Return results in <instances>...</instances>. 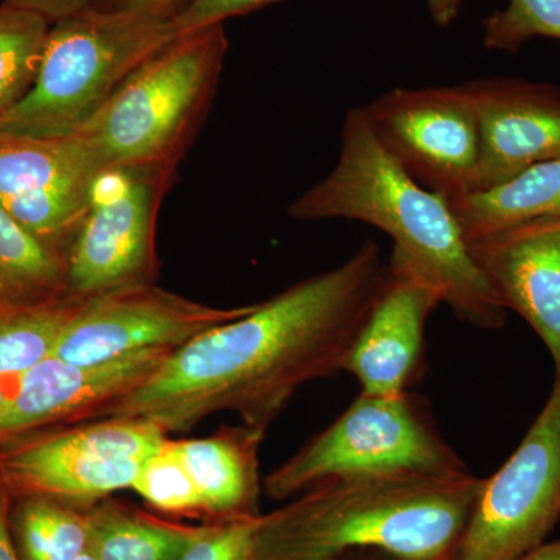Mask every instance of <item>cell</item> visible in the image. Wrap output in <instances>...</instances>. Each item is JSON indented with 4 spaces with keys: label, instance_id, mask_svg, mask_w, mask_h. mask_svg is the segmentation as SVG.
I'll return each instance as SVG.
<instances>
[{
    "label": "cell",
    "instance_id": "ffe728a7",
    "mask_svg": "<svg viewBox=\"0 0 560 560\" xmlns=\"http://www.w3.org/2000/svg\"><path fill=\"white\" fill-rule=\"evenodd\" d=\"M69 296L66 259L0 206V304L35 305Z\"/></svg>",
    "mask_w": 560,
    "mask_h": 560
},
{
    "label": "cell",
    "instance_id": "30bf717a",
    "mask_svg": "<svg viewBox=\"0 0 560 560\" xmlns=\"http://www.w3.org/2000/svg\"><path fill=\"white\" fill-rule=\"evenodd\" d=\"M363 108L383 149L416 183L447 201L474 191L480 127L464 84L399 88Z\"/></svg>",
    "mask_w": 560,
    "mask_h": 560
},
{
    "label": "cell",
    "instance_id": "d590c367",
    "mask_svg": "<svg viewBox=\"0 0 560 560\" xmlns=\"http://www.w3.org/2000/svg\"><path fill=\"white\" fill-rule=\"evenodd\" d=\"M447 560H456V559H455V556H453V558H451V559H447Z\"/></svg>",
    "mask_w": 560,
    "mask_h": 560
},
{
    "label": "cell",
    "instance_id": "7a4b0ae2",
    "mask_svg": "<svg viewBox=\"0 0 560 560\" xmlns=\"http://www.w3.org/2000/svg\"><path fill=\"white\" fill-rule=\"evenodd\" d=\"M301 221L371 224L394 242L390 259L440 294L459 319L500 329L508 308L471 257L451 202L420 186L375 138L363 106L346 113L341 150L329 175L289 206Z\"/></svg>",
    "mask_w": 560,
    "mask_h": 560
},
{
    "label": "cell",
    "instance_id": "f1b7e54d",
    "mask_svg": "<svg viewBox=\"0 0 560 560\" xmlns=\"http://www.w3.org/2000/svg\"><path fill=\"white\" fill-rule=\"evenodd\" d=\"M13 499L0 478V560H20L11 534L10 511Z\"/></svg>",
    "mask_w": 560,
    "mask_h": 560
},
{
    "label": "cell",
    "instance_id": "44dd1931",
    "mask_svg": "<svg viewBox=\"0 0 560 560\" xmlns=\"http://www.w3.org/2000/svg\"><path fill=\"white\" fill-rule=\"evenodd\" d=\"M10 525L20 560H77L88 551L84 510L61 501L14 499Z\"/></svg>",
    "mask_w": 560,
    "mask_h": 560
},
{
    "label": "cell",
    "instance_id": "ba28073f",
    "mask_svg": "<svg viewBox=\"0 0 560 560\" xmlns=\"http://www.w3.org/2000/svg\"><path fill=\"white\" fill-rule=\"evenodd\" d=\"M173 168H105L66 254L69 296L156 283V221Z\"/></svg>",
    "mask_w": 560,
    "mask_h": 560
},
{
    "label": "cell",
    "instance_id": "d6986e66",
    "mask_svg": "<svg viewBox=\"0 0 560 560\" xmlns=\"http://www.w3.org/2000/svg\"><path fill=\"white\" fill-rule=\"evenodd\" d=\"M448 202L467 243L525 221L560 219V158Z\"/></svg>",
    "mask_w": 560,
    "mask_h": 560
},
{
    "label": "cell",
    "instance_id": "e0dca14e",
    "mask_svg": "<svg viewBox=\"0 0 560 560\" xmlns=\"http://www.w3.org/2000/svg\"><path fill=\"white\" fill-rule=\"evenodd\" d=\"M265 433L242 423L197 440L171 441L200 495L202 515L210 522L241 521L261 514L259 453Z\"/></svg>",
    "mask_w": 560,
    "mask_h": 560
},
{
    "label": "cell",
    "instance_id": "83f0119b",
    "mask_svg": "<svg viewBox=\"0 0 560 560\" xmlns=\"http://www.w3.org/2000/svg\"><path fill=\"white\" fill-rule=\"evenodd\" d=\"M3 2L18 9L32 11L50 22L65 20L92 7L91 0H3Z\"/></svg>",
    "mask_w": 560,
    "mask_h": 560
},
{
    "label": "cell",
    "instance_id": "52a82bcc",
    "mask_svg": "<svg viewBox=\"0 0 560 560\" xmlns=\"http://www.w3.org/2000/svg\"><path fill=\"white\" fill-rule=\"evenodd\" d=\"M168 440L147 419L84 420L0 444V478L13 500L43 497L88 510L131 489L143 463Z\"/></svg>",
    "mask_w": 560,
    "mask_h": 560
},
{
    "label": "cell",
    "instance_id": "8fae6325",
    "mask_svg": "<svg viewBox=\"0 0 560 560\" xmlns=\"http://www.w3.org/2000/svg\"><path fill=\"white\" fill-rule=\"evenodd\" d=\"M250 307H210L156 283L109 291L81 301L51 355L94 366L145 350L178 349L202 331L241 318Z\"/></svg>",
    "mask_w": 560,
    "mask_h": 560
},
{
    "label": "cell",
    "instance_id": "9c48e42d",
    "mask_svg": "<svg viewBox=\"0 0 560 560\" xmlns=\"http://www.w3.org/2000/svg\"><path fill=\"white\" fill-rule=\"evenodd\" d=\"M560 517V375L517 451L480 493L456 560H517L536 550Z\"/></svg>",
    "mask_w": 560,
    "mask_h": 560
},
{
    "label": "cell",
    "instance_id": "e575fe53",
    "mask_svg": "<svg viewBox=\"0 0 560 560\" xmlns=\"http://www.w3.org/2000/svg\"><path fill=\"white\" fill-rule=\"evenodd\" d=\"M77 560H97L94 558V556L91 555L90 551H84L83 555L80 556Z\"/></svg>",
    "mask_w": 560,
    "mask_h": 560
},
{
    "label": "cell",
    "instance_id": "7402d4cb",
    "mask_svg": "<svg viewBox=\"0 0 560 560\" xmlns=\"http://www.w3.org/2000/svg\"><path fill=\"white\" fill-rule=\"evenodd\" d=\"M83 298L44 304H0V377H16L49 359Z\"/></svg>",
    "mask_w": 560,
    "mask_h": 560
},
{
    "label": "cell",
    "instance_id": "1f68e13d",
    "mask_svg": "<svg viewBox=\"0 0 560 560\" xmlns=\"http://www.w3.org/2000/svg\"><path fill=\"white\" fill-rule=\"evenodd\" d=\"M517 560H560V540L552 544H541L536 550L526 552Z\"/></svg>",
    "mask_w": 560,
    "mask_h": 560
},
{
    "label": "cell",
    "instance_id": "2e32d148",
    "mask_svg": "<svg viewBox=\"0 0 560 560\" xmlns=\"http://www.w3.org/2000/svg\"><path fill=\"white\" fill-rule=\"evenodd\" d=\"M469 249L504 307L539 335L560 375V219L504 228L469 242Z\"/></svg>",
    "mask_w": 560,
    "mask_h": 560
},
{
    "label": "cell",
    "instance_id": "836d02e7",
    "mask_svg": "<svg viewBox=\"0 0 560 560\" xmlns=\"http://www.w3.org/2000/svg\"><path fill=\"white\" fill-rule=\"evenodd\" d=\"M14 381H16V377H0V405L7 400V397L13 390Z\"/></svg>",
    "mask_w": 560,
    "mask_h": 560
},
{
    "label": "cell",
    "instance_id": "7c38bea8",
    "mask_svg": "<svg viewBox=\"0 0 560 560\" xmlns=\"http://www.w3.org/2000/svg\"><path fill=\"white\" fill-rule=\"evenodd\" d=\"M103 171L79 135L0 131V206L65 259Z\"/></svg>",
    "mask_w": 560,
    "mask_h": 560
},
{
    "label": "cell",
    "instance_id": "4316f807",
    "mask_svg": "<svg viewBox=\"0 0 560 560\" xmlns=\"http://www.w3.org/2000/svg\"><path fill=\"white\" fill-rule=\"evenodd\" d=\"M275 2L279 0H187L172 18L173 31L176 36L186 35Z\"/></svg>",
    "mask_w": 560,
    "mask_h": 560
},
{
    "label": "cell",
    "instance_id": "4fadbf2b",
    "mask_svg": "<svg viewBox=\"0 0 560 560\" xmlns=\"http://www.w3.org/2000/svg\"><path fill=\"white\" fill-rule=\"evenodd\" d=\"M175 349H154L81 366L49 357L16 375L0 405V444L36 431L101 418L114 401L142 385Z\"/></svg>",
    "mask_w": 560,
    "mask_h": 560
},
{
    "label": "cell",
    "instance_id": "3957f363",
    "mask_svg": "<svg viewBox=\"0 0 560 560\" xmlns=\"http://www.w3.org/2000/svg\"><path fill=\"white\" fill-rule=\"evenodd\" d=\"M481 481L466 474L323 482L261 515L253 560H341L366 550L451 559Z\"/></svg>",
    "mask_w": 560,
    "mask_h": 560
},
{
    "label": "cell",
    "instance_id": "4dcf8cb0",
    "mask_svg": "<svg viewBox=\"0 0 560 560\" xmlns=\"http://www.w3.org/2000/svg\"><path fill=\"white\" fill-rule=\"evenodd\" d=\"M431 18L441 27H448L459 14L463 0H427Z\"/></svg>",
    "mask_w": 560,
    "mask_h": 560
},
{
    "label": "cell",
    "instance_id": "ac0fdd59",
    "mask_svg": "<svg viewBox=\"0 0 560 560\" xmlns=\"http://www.w3.org/2000/svg\"><path fill=\"white\" fill-rule=\"evenodd\" d=\"M84 514L88 551L97 560H179L202 530V526L168 522L110 497Z\"/></svg>",
    "mask_w": 560,
    "mask_h": 560
},
{
    "label": "cell",
    "instance_id": "484cf974",
    "mask_svg": "<svg viewBox=\"0 0 560 560\" xmlns=\"http://www.w3.org/2000/svg\"><path fill=\"white\" fill-rule=\"evenodd\" d=\"M261 515L202 525L200 537L179 560H253Z\"/></svg>",
    "mask_w": 560,
    "mask_h": 560
},
{
    "label": "cell",
    "instance_id": "8992f818",
    "mask_svg": "<svg viewBox=\"0 0 560 560\" xmlns=\"http://www.w3.org/2000/svg\"><path fill=\"white\" fill-rule=\"evenodd\" d=\"M466 474L420 397L411 390L394 397L360 394L340 418L264 478V492L283 501L348 478Z\"/></svg>",
    "mask_w": 560,
    "mask_h": 560
},
{
    "label": "cell",
    "instance_id": "f546056e",
    "mask_svg": "<svg viewBox=\"0 0 560 560\" xmlns=\"http://www.w3.org/2000/svg\"><path fill=\"white\" fill-rule=\"evenodd\" d=\"M187 0H113L106 9L149 11L175 16Z\"/></svg>",
    "mask_w": 560,
    "mask_h": 560
},
{
    "label": "cell",
    "instance_id": "603a6c76",
    "mask_svg": "<svg viewBox=\"0 0 560 560\" xmlns=\"http://www.w3.org/2000/svg\"><path fill=\"white\" fill-rule=\"evenodd\" d=\"M50 21L0 3V120L32 90Z\"/></svg>",
    "mask_w": 560,
    "mask_h": 560
},
{
    "label": "cell",
    "instance_id": "d6a6232c",
    "mask_svg": "<svg viewBox=\"0 0 560 560\" xmlns=\"http://www.w3.org/2000/svg\"><path fill=\"white\" fill-rule=\"evenodd\" d=\"M341 560H405L397 558V556L388 555L385 551L377 550H366V551H357L352 552V555L346 556L345 559Z\"/></svg>",
    "mask_w": 560,
    "mask_h": 560
},
{
    "label": "cell",
    "instance_id": "d4e9b609",
    "mask_svg": "<svg viewBox=\"0 0 560 560\" xmlns=\"http://www.w3.org/2000/svg\"><path fill=\"white\" fill-rule=\"evenodd\" d=\"M486 49L517 51L534 38L560 39V0H510L482 22Z\"/></svg>",
    "mask_w": 560,
    "mask_h": 560
},
{
    "label": "cell",
    "instance_id": "cb8c5ba5",
    "mask_svg": "<svg viewBox=\"0 0 560 560\" xmlns=\"http://www.w3.org/2000/svg\"><path fill=\"white\" fill-rule=\"evenodd\" d=\"M171 441L172 438L160 453L143 463L131 490L162 514L198 517L202 515L200 495Z\"/></svg>",
    "mask_w": 560,
    "mask_h": 560
},
{
    "label": "cell",
    "instance_id": "9a60e30c",
    "mask_svg": "<svg viewBox=\"0 0 560 560\" xmlns=\"http://www.w3.org/2000/svg\"><path fill=\"white\" fill-rule=\"evenodd\" d=\"M440 304L436 291L399 261L389 260L345 364V371L360 383V394L394 397L410 393L422 368L427 320Z\"/></svg>",
    "mask_w": 560,
    "mask_h": 560
},
{
    "label": "cell",
    "instance_id": "5b68a950",
    "mask_svg": "<svg viewBox=\"0 0 560 560\" xmlns=\"http://www.w3.org/2000/svg\"><path fill=\"white\" fill-rule=\"evenodd\" d=\"M172 18L90 7L51 22L35 83L0 120V131L77 135L140 65L178 38Z\"/></svg>",
    "mask_w": 560,
    "mask_h": 560
},
{
    "label": "cell",
    "instance_id": "277c9868",
    "mask_svg": "<svg viewBox=\"0 0 560 560\" xmlns=\"http://www.w3.org/2000/svg\"><path fill=\"white\" fill-rule=\"evenodd\" d=\"M223 24L186 33L121 83L77 135L103 168H173L186 156L223 70Z\"/></svg>",
    "mask_w": 560,
    "mask_h": 560
},
{
    "label": "cell",
    "instance_id": "6da1fadb",
    "mask_svg": "<svg viewBox=\"0 0 560 560\" xmlns=\"http://www.w3.org/2000/svg\"><path fill=\"white\" fill-rule=\"evenodd\" d=\"M386 275L375 242L172 350L101 418L151 420L184 433L217 412L267 431L305 383L345 371Z\"/></svg>",
    "mask_w": 560,
    "mask_h": 560
},
{
    "label": "cell",
    "instance_id": "5bb4252c",
    "mask_svg": "<svg viewBox=\"0 0 560 560\" xmlns=\"http://www.w3.org/2000/svg\"><path fill=\"white\" fill-rule=\"evenodd\" d=\"M480 127L474 191L560 158V88L510 77L464 83ZM471 191V194H474Z\"/></svg>",
    "mask_w": 560,
    "mask_h": 560
}]
</instances>
